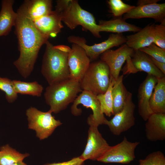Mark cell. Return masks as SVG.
<instances>
[{
    "label": "cell",
    "mask_w": 165,
    "mask_h": 165,
    "mask_svg": "<svg viewBox=\"0 0 165 165\" xmlns=\"http://www.w3.org/2000/svg\"><path fill=\"white\" fill-rule=\"evenodd\" d=\"M16 13L15 33L18 39L20 55L13 64L21 75L26 79L33 70L40 49L49 38L38 30L23 4Z\"/></svg>",
    "instance_id": "1"
},
{
    "label": "cell",
    "mask_w": 165,
    "mask_h": 165,
    "mask_svg": "<svg viewBox=\"0 0 165 165\" xmlns=\"http://www.w3.org/2000/svg\"><path fill=\"white\" fill-rule=\"evenodd\" d=\"M55 10L63 22L69 29L73 30L79 25L88 31L95 37L100 38L99 26L93 15L83 9L76 0H58L56 1Z\"/></svg>",
    "instance_id": "2"
},
{
    "label": "cell",
    "mask_w": 165,
    "mask_h": 165,
    "mask_svg": "<svg viewBox=\"0 0 165 165\" xmlns=\"http://www.w3.org/2000/svg\"><path fill=\"white\" fill-rule=\"evenodd\" d=\"M82 90L79 81L70 78L53 84L46 88L44 97L49 111L57 113L65 109L73 103Z\"/></svg>",
    "instance_id": "3"
},
{
    "label": "cell",
    "mask_w": 165,
    "mask_h": 165,
    "mask_svg": "<svg viewBox=\"0 0 165 165\" xmlns=\"http://www.w3.org/2000/svg\"><path fill=\"white\" fill-rule=\"evenodd\" d=\"M46 45L41 72L49 85L70 78L69 53L59 50L48 41Z\"/></svg>",
    "instance_id": "4"
},
{
    "label": "cell",
    "mask_w": 165,
    "mask_h": 165,
    "mask_svg": "<svg viewBox=\"0 0 165 165\" xmlns=\"http://www.w3.org/2000/svg\"><path fill=\"white\" fill-rule=\"evenodd\" d=\"M109 68L103 61L91 62L87 71L79 81L82 90L96 96L105 93L110 83Z\"/></svg>",
    "instance_id": "5"
},
{
    "label": "cell",
    "mask_w": 165,
    "mask_h": 165,
    "mask_svg": "<svg viewBox=\"0 0 165 165\" xmlns=\"http://www.w3.org/2000/svg\"><path fill=\"white\" fill-rule=\"evenodd\" d=\"M52 113L49 110L43 112L32 107L26 110L28 128L35 131L36 136L40 140L47 138L57 127L62 124L60 120L55 118Z\"/></svg>",
    "instance_id": "6"
},
{
    "label": "cell",
    "mask_w": 165,
    "mask_h": 165,
    "mask_svg": "<svg viewBox=\"0 0 165 165\" xmlns=\"http://www.w3.org/2000/svg\"><path fill=\"white\" fill-rule=\"evenodd\" d=\"M79 105L90 108L92 110V114L90 115L87 119V123L90 126L98 127L99 125L104 124L106 119L101 111L96 96L88 91L82 90L78 95L71 107V112L74 116H79L82 112L81 109L77 108Z\"/></svg>",
    "instance_id": "7"
},
{
    "label": "cell",
    "mask_w": 165,
    "mask_h": 165,
    "mask_svg": "<svg viewBox=\"0 0 165 165\" xmlns=\"http://www.w3.org/2000/svg\"><path fill=\"white\" fill-rule=\"evenodd\" d=\"M67 39L69 42L82 47L91 61L97 59L102 54L112 48L125 43L126 41V37L122 34L115 33L111 34L108 38L104 41L92 45L86 44L85 39L79 36L70 35Z\"/></svg>",
    "instance_id": "8"
},
{
    "label": "cell",
    "mask_w": 165,
    "mask_h": 165,
    "mask_svg": "<svg viewBox=\"0 0 165 165\" xmlns=\"http://www.w3.org/2000/svg\"><path fill=\"white\" fill-rule=\"evenodd\" d=\"M135 105L132 100V94L128 92L123 109L115 115L110 120L107 119L104 124L107 125L112 134L119 136L132 127L135 124L134 112Z\"/></svg>",
    "instance_id": "9"
},
{
    "label": "cell",
    "mask_w": 165,
    "mask_h": 165,
    "mask_svg": "<svg viewBox=\"0 0 165 165\" xmlns=\"http://www.w3.org/2000/svg\"><path fill=\"white\" fill-rule=\"evenodd\" d=\"M159 0H139L137 6L124 14L122 18L139 19L151 18L156 22L165 23V3H158Z\"/></svg>",
    "instance_id": "10"
},
{
    "label": "cell",
    "mask_w": 165,
    "mask_h": 165,
    "mask_svg": "<svg viewBox=\"0 0 165 165\" xmlns=\"http://www.w3.org/2000/svg\"><path fill=\"white\" fill-rule=\"evenodd\" d=\"M140 144L139 141L132 142L125 136L119 143L110 146L104 154L97 160L105 163H130L135 158V151Z\"/></svg>",
    "instance_id": "11"
},
{
    "label": "cell",
    "mask_w": 165,
    "mask_h": 165,
    "mask_svg": "<svg viewBox=\"0 0 165 165\" xmlns=\"http://www.w3.org/2000/svg\"><path fill=\"white\" fill-rule=\"evenodd\" d=\"M134 51L125 43L116 50L106 51L100 55V60L108 66L110 76L116 80L119 76L123 64L131 58Z\"/></svg>",
    "instance_id": "12"
},
{
    "label": "cell",
    "mask_w": 165,
    "mask_h": 165,
    "mask_svg": "<svg viewBox=\"0 0 165 165\" xmlns=\"http://www.w3.org/2000/svg\"><path fill=\"white\" fill-rule=\"evenodd\" d=\"M110 146L99 131L98 127L90 126L86 144L79 157L84 161L88 160L97 161Z\"/></svg>",
    "instance_id": "13"
},
{
    "label": "cell",
    "mask_w": 165,
    "mask_h": 165,
    "mask_svg": "<svg viewBox=\"0 0 165 165\" xmlns=\"http://www.w3.org/2000/svg\"><path fill=\"white\" fill-rule=\"evenodd\" d=\"M90 61L82 47L72 44L68 56L70 78L79 81L88 69Z\"/></svg>",
    "instance_id": "14"
},
{
    "label": "cell",
    "mask_w": 165,
    "mask_h": 165,
    "mask_svg": "<svg viewBox=\"0 0 165 165\" xmlns=\"http://www.w3.org/2000/svg\"><path fill=\"white\" fill-rule=\"evenodd\" d=\"M127 61L129 63L126 73L143 71L158 79L165 76L155 66L150 57L139 50H135L131 59Z\"/></svg>",
    "instance_id": "15"
},
{
    "label": "cell",
    "mask_w": 165,
    "mask_h": 165,
    "mask_svg": "<svg viewBox=\"0 0 165 165\" xmlns=\"http://www.w3.org/2000/svg\"><path fill=\"white\" fill-rule=\"evenodd\" d=\"M157 81L158 79L156 77L148 74L139 87L138 95V113L145 121L153 113L150 108L149 101Z\"/></svg>",
    "instance_id": "16"
},
{
    "label": "cell",
    "mask_w": 165,
    "mask_h": 165,
    "mask_svg": "<svg viewBox=\"0 0 165 165\" xmlns=\"http://www.w3.org/2000/svg\"><path fill=\"white\" fill-rule=\"evenodd\" d=\"M33 21L40 33L48 38L56 36L64 27L60 15L55 10Z\"/></svg>",
    "instance_id": "17"
},
{
    "label": "cell",
    "mask_w": 165,
    "mask_h": 165,
    "mask_svg": "<svg viewBox=\"0 0 165 165\" xmlns=\"http://www.w3.org/2000/svg\"><path fill=\"white\" fill-rule=\"evenodd\" d=\"M145 124L147 139L151 141H163L165 139V114L153 113Z\"/></svg>",
    "instance_id": "18"
},
{
    "label": "cell",
    "mask_w": 165,
    "mask_h": 165,
    "mask_svg": "<svg viewBox=\"0 0 165 165\" xmlns=\"http://www.w3.org/2000/svg\"><path fill=\"white\" fill-rule=\"evenodd\" d=\"M154 23H151L134 34L126 37L125 44L134 50L150 45L154 42Z\"/></svg>",
    "instance_id": "19"
},
{
    "label": "cell",
    "mask_w": 165,
    "mask_h": 165,
    "mask_svg": "<svg viewBox=\"0 0 165 165\" xmlns=\"http://www.w3.org/2000/svg\"><path fill=\"white\" fill-rule=\"evenodd\" d=\"M13 0H3L0 12V37L6 36L14 26L17 16L13 10Z\"/></svg>",
    "instance_id": "20"
},
{
    "label": "cell",
    "mask_w": 165,
    "mask_h": 165,
    "mask_svg": "<svg viewBox=\"0 0 165 165\" xmlns=\"http://www.w3.org/2000/svg\"><path fill=\"white\" fill-rule=\"evenodd\" d=\"M122 17L108 20H100L98 24L100 31L122 34L126 32H137L141 29L140 28L128 23Z\"/></svg>",
    "instance_id": "21"
},
{
    "label": "cell",
    "mask_w": 165,
    "mask_h": 165,
    "mask_svg": "<svg viewBox=\"0 0 165 165\" xmlns=\"http://www.w3.org/2000/svg\"><path fill=\"white\" fill-rule=\"evenodd\" d=\"M149 101L153 113L165 114V76L158 79Z\"/></svg>",
    "instance_id": "22"
},
{
    "label": "cell",
    "mask_w": 165,
    "mask_h": 165,
    "mask_svg": "<svg viewBox=\"0 0 165 165\" xmlns=\"http://www.w3.org/2000/svg\"><path fill=\"white\" fill-rule=\"evenodd\" d=\"M23 4L33 21L46 15L52 11L51 0H26Z\"/></svg>",
    "instance_id": "23"
},
{
    "label": "cell",
    "mask_w": 165,
    "mask_h": 165,
    "mask_svg": "<svg viewBox=\"0 0 165 165\" xmlns=\"http://www.w3.org/2000/svg\"><path fill=\"white\" fill-rule=\"evenodd\" d=\"M123 75L119 76L116 80L112 90L113 115L123 108L129 91L123 82Z\"/></svg>",
    "instance_id": "24"
},
{
    "label": "cell",
    "mask_w": 165,
    "mask_h": 165,
    "mask_svg": "<svg viewBox=\"0 0 165 165\" xmlns=\"http://www.w3.org/2000/svg\"><path fill=\"white\" fill-rule=\"evenodd\" d=\"M12 82L14 90L17 94L40 97L44 89L42 85L36 81L25 82L13 80Z\"/></svg>",
    "instance_id": "25"
},
{
    "label": "cell",
    "mask_w": 165,
    "mask_h": 165,
    "mask_svg": "<svg viewBox=\"0 0 165 165\" xmlns=\"http://www.w3.org/2000/svg\"><path fill=\"white\" fill-rule=\"evenodd\" d=\"M29 155L28 153H20L7 144L0 148V165H10L22 161Z\"/></svg>",
    "instance_id": "26"
},
{
    "label": "cell",
    "mask_w": 165,
    "mask_h": 165,
    "mask_svg": "<svg viewBox=\"0 0 165 165\" xmlns=\"http://www.w3.org/2000/svg\"><path fill=\"white\" fill-rule=\"evenodd\" d=\"M115 81L110 76L109 85L106 92L96 96L100 103L102 112L108 117L113 115L112 90Z\"/></svg>",
    "instance_id": "27"
},
{
    "label": "cell",
    "mask_w": 165,
    "mask_h": 165,
    "mask_svg": "<svg viewBox=\"0 0 165 165\" xmlns=\"http://www.w3.org/2000/svg\"><path fill=\"white\" fill-rule=\"evenodd\" d=\"M107 2L110 12L116 18L121 17L135 6L125 3L121 0H109Z\"/></svg>",
    "instance_id": "28"
},
{
    "label": "cell",
    "mask_w": 165,
    "mask_h": 165,
    "mask_svg": "<svg viewBox=\"0 0 165 165\" xmlns=\"http://www.w3.org/2000/svg\"><path fill=\"white\" fill-rule=\"evenodd\" d=\"M0 90L5 92L6 99L8 103H12L17 99V94L14 90L11 79L0 76Z\"/></svg>",
    "instance_id": "29"
},
{
    "label": "cell",
    "mask_w": 165,
    "mask_h": 165,
    "mask_svg": "<svg viewBox=\"0 0 165 165\" xmlns=\"http://www.w3.org/2000/svg\"><path fill=\"white\" fill-rule=\"evenodd\" d=\"M138 165H165V157L160 151L153 152L144 159H140Z\"/></svg>",
    "instance_id": "30"
},
{
    "label": "cell",
    "mask_w": 165,
    "mask_h": 165,
    "mask_svg": "<svg viewBox=\"0 0 165 165\" xmlns=\"http://www.w3.org/2000/svg\"><path fill=\"white\" fill-rule=\"evenodd\" d=\"M139 50L155 60L165 63V49L157 46L154 43Z\"/></svg>",
    "instance_id": "31"
},
{
    "label": "cell",
    "mask_w": 165,
    "mask_h": 165,
    "mask_svg": "<svg viewBox=\"0 0 165 165\" xmlns=\"http://www.w3.org/2000/svg\"><path fill=\"white\" fill-rule=\"evenodd\" d=\"M153 43L157 46L165 49V23L155 25Z\"/></svg>",
    "instance_id": "32"
},
{
    "label": "cell",
    "mask_w": 165,
    "mask_h": 165,
    "mask_svg": "<svg viewBox=\"0 0 165 165\" xmlns=\"http://www.w3.org/2000/svg\"><path fill=\"white\" fill-rule=\"evenodd\" d=\"M84 161L79 156L74 157L67 161L47 163L44 165H83Z\"/></svg>",
    "instance_id": "33"
},
{
    "label": "cell",
    "mask_w": 165,
    "mask_h": 165,
    "mask_svg": "<svg viewBox=\"0 0 165 165\" xmlns=\"http://www.w3.org/2000/svg\"><path fill=\"white\" fill-rule=\"evenodd\" d=\"M150 57L155 66L165 75V63L159 61Z\"/></svg>",
    "instance_id": "34"
},
{
    "label": "cell",
    "mask_w": 165,
    "mask_h": 165,
    "mask_svg": "<svg viewBox=\"0 0 165 165\" xmlns=\"http://www.w3.org/2000/svg\"><path fill=\"white\" fill-rule=\"evenodd\" d=\"M55 46L59 50L65 52L69 53L71 49V48L66 45H59Z\"/></svg>",
    "instance_id": "35"
},
{
    "label": "cell",
    "mask_w": 165,
    "mask_h": 165,
    "mask_svg": "<svg viewBox=\"0 0 165 165\" xmlns=\"http://www.w3.org/2000/svg\"><path fill=\"white\" fill-rule=\"evenodd\" d=\"M10 165H27L26 163L22 161L14 163Z\"/></svg>",
    "instance_id": "36"
}]
</instances>
